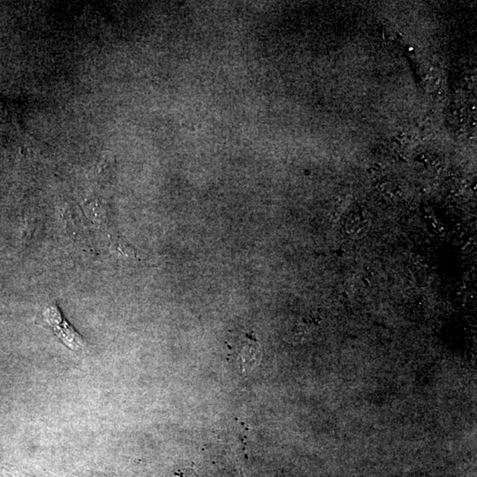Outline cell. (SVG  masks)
<instances>
[{
    "mask_svg": "<svg viewBox=\"0 0 477 477\" xmlns=\"http://www.w3.org/2000/svg\"><path fill=\"white\" fill-rule=\"evenodd\" d=\"M229 361L237 365L242 374H248L260 364L262 347L254 333H243L227 341Z\"/></svg>",
    "mask_w": 477,
    "mask_h": 477,
    "instance_id": "6da1fadb",
    "label": "cell"
},
{
    "mask_svg": "<svg viewBox=\"0 0 477 477\" xmlns=\"http://www.w3.org/2000/svg\"><path fill=\"white\" fill-rule=\"evenodd\" d=\"M43 317L46 323L52 327L57 336L61 339L66 346L72 350H80L84 346V341L81 335L68 324L63 318L61 311L58 306L52 303L47 306L43 312Z\"/></svg>",
    "mask_w": 477,
    "mask_h": 477,
    "instance_id": "7a4b0ae2",
    "label": "cell"
},
{
    "mask_svg": "<svg viewBox=\"0 0 477 477\" xmlns=\"http://www.w3.org/2000/svg\"><path fill=\"white\" fill-rule=\"evenodd\" d=\"M439 83H440V80H437V81H436V84H439Z\"/></svg>",
    "mask_w": 477,
    "mask_h": 477,
    "instance_id": "3957f363",
    "label": "cell"
}]
</instances>
